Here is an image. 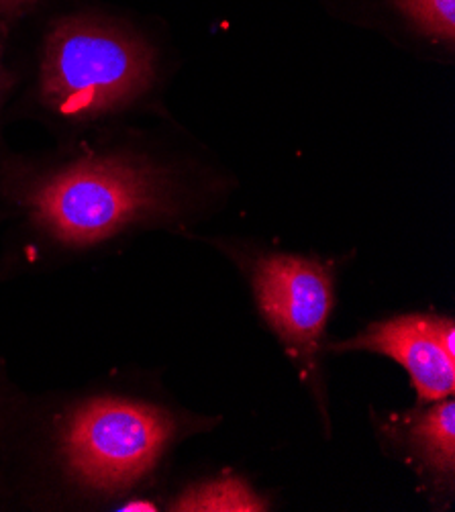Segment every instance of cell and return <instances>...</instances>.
I'll use <instances>...</instances> for the list:
<instances>
[{
	"mask_svg": "<svg viewBox=\"0 0 455 512\" xmlns=\"http://www.w3.org/2000/svg\"><path fill=\"white\" fill-rule=\"evenodd\" d=\"M176 429V421L160 406L94 398L70 417L62 433V455L74 480L113 494L131 488L156 468Z\"/></svg>",
	"mask_w": 455,
	"mask_h": 512,
	"instance_id": "obj_3",
	"label": "cell"
},
{
	"mask_svg": "<svg viewBox=\"0 0 455 512\" xmlns=\"http://www.w3.org/2000/svg\"><path fill=\"white\" fill-rule=\"evenodd\" d=\"M394 5L421 35L453 47L455 0H394Z\"/></svg>",
	"mask_w": 455,
	"mask_h": 512,
	"instance_id": "obj_8",
	"label": "cell"
},
{
	"mask_svg": "<svg viewBox=\"0 0 455 512\" xmlns=\"http://www.w3.org/2000/svg\"><path fill=\"white\" fill-rule=\"evenodd\" d=\"M154 51L111 23L72 17L47 35L41 62V98L66 119H96L119 111L154 82Z\"/></svg>",
	"mask_w": 455,
	"mask_h": 512,
	"instance_id": "obj_2",
	"label": "cell"
},
{
	"mask_svg": "<svg viewBox=\"0 0 455 512\" xmlns=\"http://www.w3.org/2000/svg\"><path fill=\"white\" fill-rule=\"evenodd\" d=\"M3 80H5V76H3V66H0V92H3Z\"/></svg>",
	"mask_w": 455,
	"mask_h": 512,
	"instance_id": "obj_10",
	"label": "cell"
},
{
	"mask_svg": "<svg viewBox=\"0 0 455 512\" xmlns=\"http://www.w3.org/2000/svg\"><path fill=\"white\" fill-rule=\"evenodd\" d=\"M249 282L264 321L323 402L319 362L335 298L329 266L305 255L268 253L251 266Z\"/></svg>",
	"mask_w": 455,
	"mask_h": 512,
	"instance_id": "obj_4",
	"label": "cell"
},
{
	"mask_svg": "<svg viewBox=\"0 0 455 512\" xmlns=\"http://www.w3.org/2000/svg\"><path fill=\"white\" fill-rule=\"evenodd\" d=\"M37 3H39V0H0V15L15 17V15H21V13L29 11Z\"/></svg>",
	"mask_w": 455,
	"mask_h": 512,
	"instance_id": "obj_9",
	"label": "cell"
},
{
	"mask_svg": "<svg viewBox=\"0 0 455 512\" xmlns=\"http://www.w3.org/2000/svg\"><path fill=\"white\" fill-rule=\"evenodd\" d=\"M382 431L407 455L409 462L433 484L447 482L453 488L455 476V402L451 398L425 402L411 413L392 415Z\"/></svg>",
	"mask_w": 455,
	"mask_h": 512,
	"instance_id": "obj_6",
	"label": "cell"
},
{
	"mask_svg": "<svg viewBox=\"0 0 455 512\" xmlns=\"http://www.w3.org/2000/svg\"><path fill=\"white\" fill-rule=\"evenodd\" d=\"M35 225L64 245H94L131 225L178 213L174 180L135 158H86L39 180L25 196Z\"/></svg>",
	"mask_w": 455,
	"mask_h": 512,
	"instance_id": "obj_1",
	"label": "cell"
},
{
	"mask_svg": "<svg viewBox=\"0 0 455 512\" xmlns=\"http://www.w3.org/2000/svg\"><path fill=\"white\" fill-rule=\"evenodd\" d=\"M170 510L182 512H260L268 502L239 476H219L180 492Z\"/></svg>",
	"mask_w": 455,
	"mask_h": 512,
	"instance_id": "obj_7",
	"label": "cell"
},
{
	"mask_svg": "<svg viewBox=\"0 0 455 512\" xmlns=\"http://www.w3.org/2000/svg\"><path fill=\"white\" fill-rule=\"evenodd\" d=\"M327 349L390 357L409 372L421 404L455 394V323L451 317L433 313L390 317L347 341L329 343Z\"/></svg>",
	"mask_w": 455,
	"mask_h": 512,
	"instance_id": "obj_5",
	"label": "cell"
}]
</instances>
